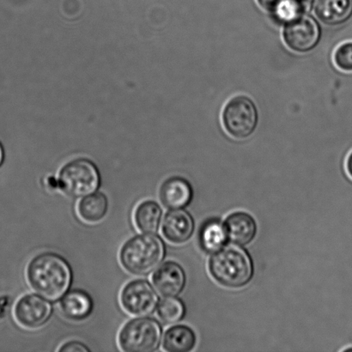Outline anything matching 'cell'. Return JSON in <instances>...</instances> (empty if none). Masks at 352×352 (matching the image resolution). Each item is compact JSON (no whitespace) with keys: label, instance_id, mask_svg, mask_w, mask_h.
Instances as JSON below:
<instances>
[{"label":"cell","instance_id":"cell-1","mask_svg":"<svg viewBox=\"0 0 352 352\" xmlns=\"http://www.w3.org/2000/svg\"><path fill=\"white\" fill-rule=\"evenodd\" d=\"M31 288L50 301H58L70 289L74 274L65 258L51 252L38 254L27 267Z\"/></svg>","mask_w":352,"mask_h":352},{"label":"cell","instance_id":"cell-2","mask_svg":"<svg viewBox=\"0 0 352 352\" xmlns=\"http://www.w3.org/2000/svg\"><path fill=\"white\" fill-rule=\"evenodd\" d=\"M209 272L219 285L227 288H241L254 276L250 254L239 245H230L214 253L209 261Z\"/></svg>","mask_w":352,"mask_h":352},{"label":"cell","instance_id":"cell-3","mask_svg":"<svg viewBox=\"0 0 352 352\" xmlns=\"http://www.w3.org/2000/svg\"><path fill=\"white\" fill-rule=\"evenodd\" d=\"M166 254L162 238L144 233L131 238L120 251V261L130 274L144 276L160 267Z\"/></svg>","mask_w":352,"mask_h":352},{"label":"cell","instance_id":"cell-4","mask_svg":"<svg viewBox=\"0 0 352 352\" xmlns=\"http://www.w3.org/2000/svg\"><path fill=\"white\" fill-rule=\"evenodd\" d=\"M101 181L96 165L91 160L78 158L61 168L55 186L69 196L80 198L98 191Z\"/></svg>","mask_w":352,"mask_h":352},{"label":"cell","instance_id":"cell-5","mask_svg":"<svg viewBox=\"0 0 352 352\" xmlns=\"http://www.w3.org/2000/svg\"><path fill=\"white\" fill-rule=\"evenodd\" d=\"M163 329L157 320L140 317L129 320L120 329L118 344L126 352H153L160 348Z\"/></svg>","mask_w":352,"mask_h":352},{"label":"cell","instance_id":"cell-6","mask_svg":"<svg viewBox=\"0 0 352 352\" xmlns=\"http://www.w3.org/2000/svg\"><path fill=\"white\" fill-rule=\"evenodd\" d=\"M258 113L253 100L247 96H234L226 102L222 111L223 129L236 140L250 137L257 129Z\"/></svg>","mask_w":352,"mask_h":352},{"label":"cell","instance_id":"cell-7","mask_svg":"<svg viewBox=\"0 0 352 352\" xmlns=\"http://www.w3.org/2000/svg\"><path fill=\"white\" fill-rule=\"evenodd\" d=\"M322 30L311 16L302 15L285 23L283 39L289 50L296 53H308L318 45Z\"/></svg>","mask_w":352,"mask_h":352},{"label":"cell","instance_id":"cell-8","mask_svg":"<svg viewBox=\"0 0 352 352\" xmlns=\"http://www.w3.org/2000/svg\"><path fill=\"white\" fill-rule=\"evenodd\" d=\"M120 300L122 308L135 316L151 315L160 302L156 291L144 279H136L124 286Z\"/></svg>","mask_w":352,"mask_h":352},{"label":"cell","instance_id":"cell-9","mask_svg":"<svg viewBox=\"0 0 352 352\" xmlns=\"http://www.w3.org/2000/svg\"><path fill=\"white\" fill-rule=\"evenodd\" d=\"M53 315L50 300L36 294H27L17 300L13 316L17 324L26 329L43 327Z\"/></svg>","mask_w":352,"mask_h":352},{"label":"cell","instance_id":"cell-10","mask_svg":"<svg viewBox=\"0 0 352 352\" xmlns=\"http://www.w3.org/2000/svg\"><path fill=\"white\" fill-rule=\"evenodd\" d=\"M186 274L183 268L174 261H167L157 267L153 276L157 291L164 296H177L186 285Z\"/></svg>","mask_w":352,"mask_h":352},{"label":"cell","instance_id":"cell-11","mask_svg":"<svg viewBox=\"0 0 352 352\" xmlns=\"http://www.w3.org/2000/svg\"><path fill=\"white\" fill-rule=\"evenodd\" d=\"M195 230V221L190 213L182 209L171 210L165 215L162 232L168 241L175 244L186 243Z\"/></svg>","mask_w":352,"mask_h":352},{"label":"cell","instance_id":"cell-12","mask_svg":"<svg viewBox=\"0 0 352 352\" xmlns=\"http://www.w3.org/2000/svg\"><path fill=\"white\" fill-rule=\"evenodd\" d=\"M192 196L191 184L179 176L166 179L160 190L161 202L170 210L185 208L191 203Z\"/></svg>","mask_w":352,"mask_h":352},{"label":"cell","instance_id":"cell-13","mask_svg":"<svg viewBox=\"0 0 352 352\" xmlns=\"http://www.w3.org/2000/svg\"><path fill=\"white\" fill-rule=\"evenodd\" d=\"M228 240L231 243L244 246L254 239L257 224L253 217L247 212H236L230 214L224 222Z\"/></svg>","mask_w":352,"mask_h":352},{"label":"cell","instance_id":"cell-14","mask_svg":"<svg viewBox=\"0 0 352 352\" xmlns=\"http://www.w3.org/2000/svg\"><path fill=\"white\" fill-rule=\"evenodd\" d=\"M60 310L67 319L80 322L91 315L94 302L89 293L74 289L67 293L60 301Z\"/></svg>","mask_w":352,"mask_h":352},{"label":"cell","instance_id":"cell-15","mask_svg":"<svg viewBox=\"0 0 352 352\" xmlns=\"http://www.w3.org/2000/svg\"><path fill=\"white\" fill-rule=\"evenodd\" d=\"M316 14L327 25H341L352 17V0H316Z\"/></svg>","mask_w":352,"mask_h":352},{"label":"cell","instance_id":"cell-16","mask_svg":"<svg viewBox=\"0 0 352 352\" xmlns=\"http://www.w3.org/2000/svg\"><path fill=\"white\" fill-rule=\"evenodd\" d=\"M227 241V231L222 221L212 219L203 224L199 232V243L206 253H216L226 246Z\"/></svg>","mask_w":352,"mask_h":352},{"label":"cell","instance_id":"cell-17","mask_svg":"<svg viewBox=\"0 0 352 352\" xmlns=\"http://www.w3.org/2000/svg\"><path fill=\"white\" fill-rule=\"evenodd\" d=\"M163 210L153 200L140 203L134 210V222L141 232L156 234L160 230Z\"/></svg>","mask_w":352,"mask_h":352},{"label":"cell","instance_id":"cell-18","mask_svg":"<svg viewBox=\"0 0 352 352\" xmlns=\"http://www.w3.org/2000/svg\"><path fill=\"white\" fill-rule=\"evenodd\" d=\"M108 208L109 201L106 195L102 192H93L78 202L77 212L85 223H95L105 217Z\"/></svg>","mask_w":352,"mask_h":352},{"label":"cell","instance_id":"cell-19","mask_svg":"<svg viewBox=\"0 0 352 352\" xmlns=\"http://www.w3.org/2000/svg\"><path fill=\"white\" fill-rule=\"evenodd\" d=\"M196 344L195 333L191 327L177 325L170 327L164 333L163 346L168 352H188Z\"/></svg>","mask_w":352,"mask_h":352},{"label":"cell","instance_id":"cell-20","mask_svg":"<svg viewBox=\"0 0 352 352\" xmlns=\"http://www.w3.org/2000/svg\"><path fill=\"white\" fill-rule=\"evenodd\" d=\"M157 311L162 322L168 325L181 322L186 315L184 303L175 296H165L162 299L158 302Z\"/></svg>","mask_w":352,"mask_h":352},{"label":"cell","instance_id":"cell-21","mask_svg":"<svg viewBox=\"0 0 352 352\" xmlns=\"http://www.w3.org/2000/svg\"><path fill=\"white\" fill-rule=\"evenodd\" d=\"M313 3L314 0H284L274 15L285 23L296 17L305 15L311 10Z\"/></svg>","mask_w":352,"mask_h":352},{"label":"cell","instance_id":"cell-22","mask_svg":"<svg viewBox=\"0 0 352 352\" xmlns=\"http://www.w3.org/2000/svg\"><path fill=\"white\" fill-rule=\"evenodd\" d=\"M333 62L340 71L352 72V41L337 47L333 53Z\"/></svg>","mask_w":352,"mask_h":352},{"label":"cell","instance_id":"cell-23","mask_svg":"<svg viewBox=\"0 0 352 352\" xmlns=\"http://www.w3.org/2000/svg\"><path fill=\"white\" fill-rule=\"evenodd\" d=\"M58 352H88L91 351L85 344L79 342V341H69L63 346H61Z\"/></svg>","mask_w":352,"mask_h":352},{"label":"cell","instance_id":"cell-24","mask_svg":"<svg viewBox=\"0 0 352 352\" xmlns=\"http://www.w3.org/2000/svg\"><path fill=\"white\" fill-rule=\"evenodd\" d=\"M284 0H257L262 9L274 14Z\"/></svg>","mask_w":352,"mask_h":352},{"label":"cell","instance_id":"cell-25","mask_svg":"<svg viewBox=\"0 0 352 352\" xmlns=\"http://www.w3.org/2000/svg\"><path fill=\"white\" fill-rule=\"evenodd\" d=\"M346 168L348 175L352 179V151L348 155L346 162Z\"/></svg>","mask_w":352,"mask_h":352},{"label":"cell","instance_id":"cell-26","mask_svg":"<svg viewBox=\"0 0 352 352\" xmlns=\"http://www.w3.org/2000/svg\"><path fill=\"white\" fill-rule=\"evenodd\" d=\"M3 161H5V151H3V146L0 143V167L2 166Z\"/></svg>","mask_w":352,"mask_h":352},{"label":"cell","instance_id":"cell-27","mask_svg":"<svg viewBox=\"0 0 352 352\" xmlns=\"http://www.w3.org/2000/svg\"><path fill=\"white\" fill-rule=\"evenodd\" d=\"M344 351H352V347L347 348V349H344Z\"/></svg>","mask_w":352,"mask_h":352}]
</instances>
